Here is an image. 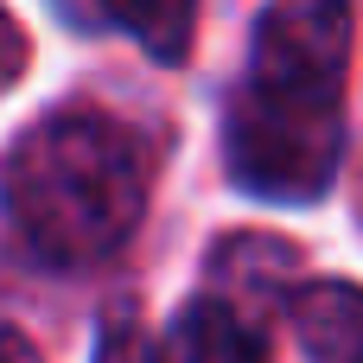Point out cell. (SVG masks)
Here are the masks:
<instances>
[{
	"instance_id": "1",
	"label": "cell",
	"mask_w": 363,
	"mask_h": 363,
	"mask_svg": "<svg viewBox=\"0 0 363 363\" xmlns=\"http://www.w3.org/2000/svg\"><path fill=\"white\" fill-rule=\"evenodd\" d=\"M0 198L38 262L89 268L115 255L147 211L140 134L96 108H57L13 140L0 166Z\"/></svg>"
},
{
	"instance_id": "2",
	"label": "cell",
	"mask_w": 363,
	"mask_h": 363,
	"mask_svg": "<svg viewBox=\"0 0 363 363\" xmlns=\"http://www.w3.org/2000/svg\"><path fill=\"white\" fill-rule=\"evenodd\" d=\"M223 147H230V172L242 191L268 204H313L332 191L345 166V108L262 96L242 83L223 115Z\"/></svg>"
},
{
	"instance_id": "3",
	"label": "cell",
	"mask_w": 363,
	"mask_h": 363,
	"mask_svg": "<svg viewBox=\"0 0 363 363\" xmlns=\"http://www.w3.org/2000/svg\"><path fill=\"white\" fill-rule=\"evenodd\" d=\"M345 70H351V6L345 0H274L255 19L249 89L345 108Z\"/></svg>"
},
{
	"instance_id": "4",
	"label": "cell",
	"mask_w": 363,
	"mask_h": 363,
	"mask_svg": "<svg viewBox=\"0 0 363 363\" xmlns=\"http://www.w3.org/2000/svg\"><path fill=\"white\" fill-rule=\"evenodd\" d=\"M294 338L313 363H363V287L357 281H306L287 294Z\"/></svg>"
},
{
	"instance_id": "5",
	"label": "cell",
	"mask_w": 363,
	"mask_h": 363,
	"mask_svg": "<svg viewBox=\"0 0 363 363\" xmlns=\"http://www.w3.org/2000/svg\"><path fill=\"white\" fill-rule=\"evenodd\" d=\"M166 363H268V338L230 300H191L172 319Z\"/></svg>"
},
{
	"instance_id": "6",
	"label": "cell",
	"mask_w": 363,
	"mask_h": 363,
	"mask_svg": "<svg viewBox=\"0 0 363 363\" xmlns=\"http://www.w3.org/2000/svg\"><path fill=\"white\" fill-rule=\"evenodd\" d=\"M77 13L128 32L160 64H179L191 51V32H198V0H77Z\"/></svg>"
},
{
	"instance_id": "7",
	"label": "cell",
	"mask_w": 363,
	"mask_h": 363,
	"mask_svg": "<svg viewBox=\"0 0 363 363\" xmlns=\"http://www.w3.org/2000/svg\"><path fill=\"white\" fill-rule=\"evenodd\" d=\"M89 363H166V351L153 345V332H147V319L134 306H115L96 325V357Z\"/></svg>"
},
{
	"instance_id": "8",
	"label": "cell",
	"mask_w": 363,
	"mask_h": 363,
	"mask_svg": "<svg viewBox=\"0 0 363 363\" xmlns=\"http://www.w3.org/2000/svg\"><path fill=\"white\" fill-rule=\"evenodd\" d=\"M26 57H32V45H26V26L0 6V96L26 77Z\"/></svg>"
},
{
	"instance_id": "9",
	"label": "cell",
	"mask_w": 363,
	"mask_h": 363,
	"mask_svg": "<svg viewBox=\"0 0 363 363\" xmlns=\"http://www.w3.org/2000/svg\"><path fill=\"white\" fill-rule=\"evenodd\" d=\"M0 363H38V351H32L13 325H0Z\"/></svg>"
}]
</instances>
